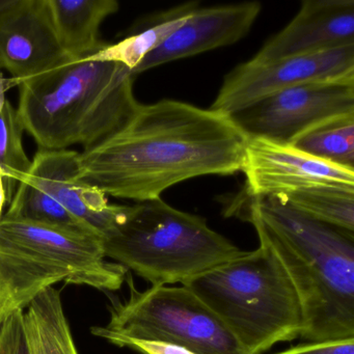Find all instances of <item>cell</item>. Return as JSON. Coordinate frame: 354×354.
I'll use <instances>...</instances> for the list:
<instances>
[{
    "instance_id": "obj_2",
    "label": "cell",
    "mask_w": 354,
    "mask_h": 354,
    "mask_svg": "<svg viewBox=\"0 0 354 354\" xmlns=\"http://www.w3.org/2000/svg\"><path fill=\"white\" fill-rule=\"evenodd\" d=\"M246 221L291 279L308 342L354 339V234L310 218L277 196L250 198Z\"/></svg>"
},
{
    "instance_id": "obj_9",
    "label": "cell",
    "mask_w": 354,
    "mask_h": 354,
    "mask_svg": "<svg viewBox=\"0 0 354 354\" xmlns=\"http://www.w3.org/2000/svg\"><path fill=\"white\" fill-rule=\"evenodd\" d=\"M354 74V45L271 63L248 61L232 70L210 109L230 115L306 82Z\"/></svg>"
},
{
    "instance_id": "obj_21",
    "label": "cell",
    "mask_w": 354,
    "mask_h": 354,
    "mask_svg": "<svg viewBox=\"0 0 354 354\" xmlns=\"http://www.w3.org/2000/svg\"><path fill=\"white\" fill-rule=\"evenodd\" d=\"M6 215L21 217L64 229L96 234L66 210L55 198L26 182L18 184Z\"/></svg>"
},
{
    "instance_id": "obj_7",
    "label": "cell",
    "mask_w": 354,
    "mask_h": 354,
    "mask_svg": "<svg viewBox=\"0 0 354 354\" xmlns=\"http://www.w3.org/2000/svg\"><path fill=\"white\" fill-rule=\"evenodd\" d=\"M0 246L59 267L67 273L68 283L111 292L121 289L127 279L125 267L107 262L103 238L96 234L3 214Z\"/></svg>"
},
{
    "instance_id": "obj_11",
    "label": "cell",
    "mask_w": 354,
    "mask_h": 354,
    "mask_svg": "<svg viewBox=\"0 0 354 354\" xmlns=\"http://www.w3.org/2000/svg\"><path fill=\"white\" fill-rule=\"evenodd\" d=\"M45 0H12L0 11V71L24 82L70 61Z\"/></svg>"
},
{
    "instance_id": "obj_3",
    "label": "cell",
    "mask_w": 354,
    "mask_h": 354,
    "mask_svg": "<svg viewBox=\"0 0 354 354\" xmlns=\"http://www.w3.org/2000/svg\"><path fill=\"white\" fill-rule=\"evenodd\" d=\"M133 82L122 64L70 59L21 82L16 111L41 150H86L119 131L138 111Z\"/></svg>"
},
{
    "instance_id": "obj_23",
    "label": "cell",
    "mask_w": 354,
    "mask_h": 354,
    "mask_svg": "<svg viewBox=\"0 0 354 354\" xmlns=\"http://www.w3.org/2000/svg\"><path fill=\"white\" fill-rule=\"evenodd\" d=\"M0 354H32L26 333L24 310L14 313L0 325Z\"/></svg>"
},
{
    "instance_id": "obj_19",
    "label": "cell",
    "mask_w": 354,
    "mask_h": 354,
    "mask_svg": "<svg viewBox=\"0 0 354 354\" xmlns=\"http://www.w3.org/2000/svg\"><path fill=\"white\" fill-rule=\"evenodd\" d=\"M275 196L310 218L354 234V188L315 185Z\"/></svg>"
},
{
    "instance_id": "obj_26",
    "label": "cell",
    "mask_w": 354,
    "mask_h": 354,
    "mask_svg": "<svg viewBox=\"0 0 354 354\" xmlns=\"http://www.w3.org/2000/svg\"><path fill=\"white\" fill-rule=\"evenodd\" d=\"M7 202H9V198H8L5 174L0 169V219L3 216V211Z\"/></svg>"
},
{
    "instance_id": "obj_28",
    "label": "cell",
    "mask_w": 354,
    "mask_h": 354,
    "mask_svg": "<svg viewBox=\"0 0 354 354\" xmlns=\"http://www.w3.org/2000/svg\"><path fill=\"white\" fill-rule=\"evenodd\" d=\"M11 1L12 0H0V11L5 9V8L7 7Z\"/></svg>"
},
{
    "instance_id": "obj_20",
    "label": "cell",
    "mask_w": 354,
    "mask_h": 354,
    "mask_svg": "<svg viewBox=\"0 0 354 354\" xmlns=\"http://www.w3.org/2000/svg\"><path fill=\"white\" fill-rule=\"evenodd\" d=\"M290 146L325 162L354 171V115L322 122L302 132Z\"/></svg>"
},
{
    "instance_id": "obj_1",
    "label": "cell",
    "mask_w": 354,
    "mask_h": 354,
    "mask_svg": "<svg viewBox=\"0 0 354 354\" xmlns=\"http://www.w3.org/2000/svg\"><path fill=\"white\" fill-rule=\"evenodd\" d=\"M246 140L227 115L165 99L140 104L119 131L80 153L76 177L105 196L156 200L186 180L241 171Z\"/></svg>"
},
{
    "instance_id": "obj_8",
    "label": "cell",
    "mask_w": 354,
    "mask_h": 354,
    "mask_svg": "<svg viewBox=\"0 0 354 354\" xmlns=\"http://www.w3.org/2000/svg\"><path fill=\"white\" fill-rule=\"evenodd\" d=\"M348 115H354V74L286 88L230 118L248 138L291 145L310 128Z\"/></svg>"
},
{
    "instance_id": "obj_13",
    "label": "cell",
    "mask_w": 354,
    "mask_h": 354,
    "mask_svg": "<svg viewBox=\"0 0 354 354\" xmlns=\"http://www.w3.org/2000/svg\"><path fill=\"white\" fill-rule=\"evenodd\" d=\"M354 45L353 0H306L297 15L250 62L271 63Z\"/></svg>"
},
{
    "instance_id": "obj_6",
    "label": "cell",
    "mask_w": 354,
    "mask_h": 354,
    "mask_svg": "<svg viewBox=\"0 0 354 354\" xmlns=\"http://www.w3.org/2000/svg\"><path fill=\"white\" fill-rule=\"evenodd\" d=\"M111 302V318L91 333L109 343L117 339L165 342L196 354H252L223 321L188 288L152 286Z\"/></svg>"
},
{
    "instance_id": "obj_10",
    "label": "cell",
    "mask_w": 354,
    "mask_h": 354,
    "mask_svg": "<svg viewBox=\"0 0 354 354\" xmlns=\"http://www.w3.org/2000/svg\"><path fill=\"white\" fill-rule=\"evenodd\" d=\"M241 171L250 198L281 196L315 185L354 188L352 169L264 138H248Z\"/></svg>"
},
{
    "instance_id": "obj_25",
    "label": "cell",
    "mask_w": 354,
    "mask_h": 354,
    "mask_svg": "<svg viewBox=\"0 0 354 354\" xmlns=\"http://www.w3.org/2000/svg\"><path fill=\"white\" fill-rule=\"evenodd\" d=\"M119 347H129L142 354H196L185 348L165 342L145 339H117L111 342Z\"/></svg>"
},
{
    "instance_id": "obj_27",
    "label": "cell",
    "mask_w": 354,
    "mask_h": 354,
    "mask_svg": "<svg viewBox=\"0 0 354 354\" xmlns=\"http://www.w3.org/2000/svg\"><path fill=\"white\" fill-rule=\"evenodd\" d=\"M21 82L15 78L5 77L3 74L0 73V95H6L8 91L14 88H18Z\"/></svg>"
},
{
    "instance_id": "obj_4",
    "label": "cell",
    "mask_w": 354,
    "mask_h": 354,
    "mask_svg": "<svg viewBox=\"0 0 354 354\" xmlns=\"http://www.w3.org/2000/svg\"><path fill=\"white\" fill-rule=\"evenodd\" d=\"M181 285L194 292L252 354H262L301 335L297 292L265 242Z\"/></svg>"
},
{
    "instance_id": "obj_24",
    "label": "cell",
    "mask_w": 354,
    "mask_h": 354,
    "mask_svg": "<svg viewBox=\"0 0 354 354\" xmlns=\"http://www.w3.org/2000/svg\"><path fill=\"white\" fill-rule=\"evenodd\" d=\"M277 354H354V339L308 342Z\"/></svg>"
},
{
    "instance_id": "obj_18",
    "label": "cell",
    "mask_w": 354,
    "mask_h": 354,
    "mask_svg": "<svg viewBox=\"0 0 354 354\" xmlns=\"http://www.w3.org/2000/svg\"><path fill=\"white\" fill-rule=\"evenodd\" d=\"M24 320L32 354H78L61 293L55 287L28 304Z\"/></svg>"
},
{
    "instance_id": "obj_15",
    "label": "cell",
    "mask_w": 354,
    "mask_h": 354,
    "mask_svg": "<svg viewBox=\"0 0 354 354\" xmlns=\"http://www.w3.org/2000/svg\"><path fill=\"white\" fill-rule=\"evenodd\" d=\"M51 24L66 55L82 59L105 46L100 40L103 22L117 13V0H45Z\"/></svg>"
},
{
    "instance_id": "obj_17",
    "label": "cell",
    "mask_w": 354,
    "mask_h": 354,
    "mask_svg": "<svg viewBox=\"0 0 354 354\" xmlns=\"http://www.w3.org/2000/svg\"><path fill=\"white\" fill-rule=\"evenodd\" d=\"M198 1H189L155 14L136 26V30L115 44L103 48L86 59L115 62L133 71L142 59L160 47L176 30H179L198 9Z\"/></svg>"
},
{
    "instance_id": "obj_14",
    "label": "cell",
    "mask_w": 354,
    "mask_h": 354,
    "mask_svg": "<svg viewBox=\"0 0 354 354\" xmlns=\"http://www.w3.org/2000/svg\"><path fill=\"white\" fill-rule=\"evenodd\" d=\"M262 11L259 1L198 7L187 21L132 71L134 77L163 64L235 44L248 36Z\"/></svg>"
},
{
    "instance_id": "obj_12",
    "label": "cell",
    "mask_w": 354,
    "mask_h": 354,
    "mask_svg": "<svg viewBox=\"0 0 354 354\" xmlns=\"http://www.w3.org/2000/svg\"><path fill=\"white\" fill-rule=\"evenodd\" d=\"M78 154L71 150L39 149L30 173L22 182L55 198L78 221L104 238L121 221L126 205L109 204L101 190L77 179Z\"/></svg>"
},
{
    "instance_id": "obj_22",
    "label": "cell",
    "mask_w": 354,
    "mask_h": 354,
    "mask_svg": "<svg viewBox=\"0 0 354 354\" xmlns=\"http://www.w3.org/2000/svg\"><path fill=\"white\" fill-rule=\"evenodd\" d=\"M24 132L17 111L6 100L0 113V169L5 174L9 203L15 194L16 183L26 180L32 167L22 142Z\"/></svg>"
},
{
    "instance_id": "obj_16",
    "label": "cell",
    "mask_w": 354,
    "mask_h": 354,
    "mask_svg": "<svg viewBox=\"0 0 354 354\" xmlns=\"http://www.w3.org/2000/svg\"><path fill=\"white\" fill-rule=\"evenodd\" d=\"M57 283H68L67 273L59 267L0 246V325Z\"/></svg>"
},
{
    "instance_id": "obj_5",
    "label": "cell",
    "mask_w": 354,
    "mask_h": 354,
    "mask_svg": "<svg viewBox=\"0 0 354 354\" xmlns=\"http://www.w3.org/2000/svg\"><path fill=\"white\" fill-rule=\"evenodd\" d=\"M105 257L152 286L183 283L241 254L206 219L160 198L126 205L117 227L103 238Z\"/></svg>"
}]
</instances>
